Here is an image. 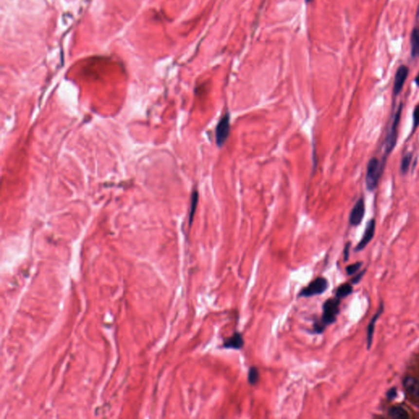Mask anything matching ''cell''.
Listing matches in <instances>:
<instances>
[{
  "mask_svg": "<svg viewBox=\"0 0 419 419\" xmlns=\"http://www.w3.org/2000/svg\"><path fill=\"white\" fill-rule=\"evenodd\" d=\"M339 298L329 299L323 306V316L319 321L314 323L313 332L320 334L325 330V328L336 321L337 315L339 313Z\"/></svg>",
  "mask_w": 419,
  "mask_h": 419,
  "instance_id": "6da1fadb",
  "label": "cell"
},
{
  "mask_svg": "<svg viewBox=\"0 0 419 419\" xmlns=\"http://www.w3.org/2000/svg\"><path fill=\"white\" fill-rule=\"evenodd\" d=\"M383 165H381L378 158H371L367 165L366 174V185L368 190L373 191L377 188L378 181L383 172Z\"/></svg>",
  "mask_w": 419,
  "mask_h": 419,
  "instance_id": "7a4b0ae2",
  "label": "cell"
},
{
  "mask_svg": "<svg viewBox=\"0 0 419 419\" xmlns=\"http://www.w3.org/2000/svg\"><path fill=\"white\" fill-rule=\"evenodd\" d=\"M230 134V114L227 111L217 123L216 127V142L219 148L226 144Z\"/></svg>",
  "mask_w": 419,
  "mask_h": 419,
  "instance_id": "3957f363",
  "label": "cell"
},
{
  "mask_svg": "<svg viewBox=\"0 0 419 419\" xmlns=\"http://www.w3.org/2000/svg\"><path fill=\"white\" fill-rule=\"evenodd\" d=\"M328 287V283L326 278L319 277L310 283L307 287L304 288L298 294L299 297H310L324 293Z\"/></svg>",
  "mask_w": 419,
  "mask_h": 419,
  "instance_id": "277c9868",
  "label": "cell"
},
{
  "mask_svg": "<svg viewBox=\"0 0 419 419\" xmlns=\"http://www.w3.org/2000/svg\"><path fill=\"white\" fill-rule=\"evenodd\" d=\"M402 113V105L400 106L398 111L396 112L394 117L393 123L391 126V129L389 132L388 135L386 137V154L389 155L393 151L394 148L396 147V142H397V137H398V127L401 122V118Z\"/></svg>",
  "mask_w": 419,
  "mask_h": 419,
  "instance_id": "5b68a950",
  "label": "cell"
},
{
  "mask_svg": "<svg viewBox=\"0 0 419 419\" xmlns=\"http://www.w3.org/2000/svg\"><path fill=\"white\" fill-rule=\"evenodd\" d=\"M365 214V203L364 198H360L350 211V223L353 226H358L362 222Z\"/></svg>",
  "mask_w": 419,
  "mask_h": 419,
  "instance_id": "8992f818",
  "label": "cell"
},
{
  "mask_svg": "<svg viewBox=\"0 0 419 419\" xmlns=\"http://www.w3.org/2000/svg\"><path fill=\"white\" fill-rule=\"evenodd\" d=\"M409 75V68L406 66L402 65L397 69L394 81L393 93L394 95L397 96L402 91L404 87V83L406 81L407 78Z\"/></svg>",
  "mask_w": 419,
  "mask_h": 419,
  "instance_id": "52a82bcc",
  "label": "cell"
},
{
  "mask_svg": "<svg viewBox=\"0 0 419 419\" xmlns=\"http://www.w3.org/2000/svg\"><path fill=\"white\" fill-rule=\"evenodd\" d=\"M375 219H371L368 222V224H367L365 231H364V234L363 235L362 239L359 242V244H358L357 247H356V251H361V250L364 249L369 243L371 240L373 239L374 233H375Z\"/></svg>",
  "mask_w": 419,
  "mask_h": 419,
  "instance_id": "ba28073f",
  "label": "cell"
},
{
  "mask_svg": "<svg viewBox=\"0 0 419 419\" xmlns=\"http://www.w3.org/2000/svg\"><path fill=\"white\" fill-rule=\"evenodd\" d=\"M244 344V340L242 338V334L240 332H234L233 336L224 340L223 347L225 349L240 350L243 347Z\"/></svg>",
  "mask_w": 419,
  "mask_h": 419,
  "instance_id": "9c48e42d",
  "label": "cell"
},
{
  "mask_svg": "<svg viewBox=\"0 0 419 419\" xmlns=\"http://www.w3.org/2000/svg\"><path fill=\"white\" fill-rule=\"evenodd\" d=\"M404 388L409 396L419 401V381L414 377H407L404 381Z\"/></svg>",
  "mask_w": 419,
  "mask_h": 419,
  "instance_id": "30bf717a",
  "label": "cell"
},
{
  "mask_svg": "<svg viewBox=\"0 0 419 419\" xmlns=\"http://www.w3.org/2000/svg\"><path fill=\"white\" fill-rule=\"evenodd\" d=\"M411 57L413 58L419 57V26L412 31Z\"/></svg>",
  "mask_w": 419,
  "mask_h": 419,
  "instance_id": "8fae6325",
  "label": "cell"
},
{
  "mask_svg": "<svg viewBox=\"0 0 419 419\" xmlns=\"http://www.w3.org/2000/svg\"><path fill=\"white\" fill-rule=\"evenodd\" d=\"M391 418L396 419H406L409 418L408 412L401 406H394L389 410Z\"/></svg>",
  "mask_w": 419,
  "mask_h": 419,
  "instance_id": "7c38bea8",
  "label": "cell"
},
{
  "mask_svg": "<svg viewBox=\"0 0 419 419\" xmlns=\"http://www.w3.org/2000/svg\"><path fill=\"white\" fill-rule=\"evenodd\" d=\"M198 198H199V194L197 190H194L192 193L191 197V205L190 211H189V226L192 225L193 221V217L195 215L196 210L198 204Z\"/></svg>",
  "mask_w": 419,
  "mask_h": 419,
  "instance_id": "4fadbf2b",
  "label": "cell"
},
{
  "mask_svg": "<svg viewBox=\"0 0 419 419\" xmlns=\"http://www.w3.org/2000/svg\"><path fill=\"white\" fill-rule=\"evenodd\" d=\"M382 308H383V307H381V310H379V311L374 315L373 319L371 320L370 324L368 325V335H367V342H368V349L370 348L371 345H372V342H373V332H374V324H375L376 320L378 319V317L380 315L381 312L383 310V309Z\"/></svg>",
  "mask_w": 419,
  "mask_h": 419,
  "instance_id": "5bb4252c",
  "label": "cell"
},
{
  "mask_svg": "<svg viewBox=\"0 0 419 419\" xmlns=\"http://www.w3.org/2000/svg\"><path fill=\"white\" fill-rule=\"evenodd\" d=\"M352 292V287L349 283H345L340 286L336 292V296L337 298H343L350 295Z\"/></svg>",
  "mask_w": 419,
  "mask_h": 419,
  "instance_id": "9a60e30c",
  "label": "cell"
},
{
  "mask_svg": "<svg viewBox=\"0 0 419 419\" xmlns=\"http://www.w3.org/2000/svg\"><path fill=\"white\" fill-rule=\"evenodd\" d=\"M260 379V373L258 371L257 368L255 367H251L249 371H248V383L250 385L255 386L258 383Z\"/></svg>",
  "mask_w": 419,
  "mask_h": 419,
  "instance_id": "2e32d148",
  "label": "cell"
},
{
  "mask_svg": "<svg viewBox=\"0 0 419 419\" xmlns=\"http://www.w3.org/2000/svg\"><path fill=\"white\" fill-rule=\"evenodd\" d=\"M411 161V153H408V154L405 155V156L403 157V159H402L401 161V172L403 173L404 175H405V174L409 171Z\"/></svg>",
  "mask_w": 419,
  "mask_h": 419,
  "instance_id": "e0dca14e",
  "label": "cell"
},
{
  "mask_svg": "<svg viewBox=\"0 0 419 419\" xmlns=\"http://www.w3.org/2000/svg\"><path fill=\"white\" fill-rule=\"evenodd\" d=\"M419 126V103L414 108V112H413V128L414 131L418 128Z\"/></svg>",
  "mask_w": 419,
  "mask_h": 419,
  "instance_id": "ac0fdd59",
  "label": "cell"
},
{
  "mask_svg": "<svg viewBox=\"0 0 419 419\" xmlns=\"http://www.w3.org/2000/svg\"><path fill=\"white\" fill-rule=\"evenodd\" d=\"M360 266H361V263L359 262L353 264V265H349V266L346 267V272H347L349 275L354 274V273H355L360 269Z\"/></svg>",
  "mask_w": 419,
  "mask_h": 419,
  "instance_id": "d6986e66",
  "label": "cell"
},
{
  "mask_svg": "<svg viewBox=\"0 0 419 419\" xmlns=\"http://www.w3.org/2000/svg\"><path fill=\"white\" fill-rule=\"evenodd\" d=\"M350 243H347L346 247H345L344 255L345 260H347L349 258V251H350Z\"/></svg>",
  "mask_w": 419,
  "mask_h": 419,
  "instance_id": "ffe728a7",
  "label": "cell"
},
{
  "mask_svg": "<svg viewBox=\"0 0 419 419\" xmlns=\"http://www.w3.org/2000/svg\"><path fill=\"white\" fill-rule=\"evenodd\" d=\"M396 396V390L395 388L391 389V391H389L388 393H387V396H388L389 398H394Z\"/></svg>",
  "mask_w": 419,
  "mask_h": 419,
  "instance_id": "44dd1931",
  "label": "cell"
},
{
  "mask_svg": "<svg viewBox=\"0 0 419 419\" xmlns=\"http://www.w3.org/2000/svg\"><path fill=\"white\" fill-rule=\"evenodd\" d=\"M415 83H416V85L418 86H419V72L418 75H417L416 78H415Z\"/></svg>",
  "mask_w": 419,
  "mask_h": 419,
  "instance_id": "7402d4cb",
  "label": "cell"
},
{
  "mask_svg": "<svg viewBox=\"0 0 419 419\" xmlns=\"http://www.w3.org/2000/svg\"><path fill=\"white\" fill-rule=\"evenodd\" d=\"M309 1H312V0H306V2H309Z\"/></svg>",
  "mask_w": 419,
  "mask_h": 419,
  "instance_id": "603a6c76",
  "label": "cell"
}]
</instances>
